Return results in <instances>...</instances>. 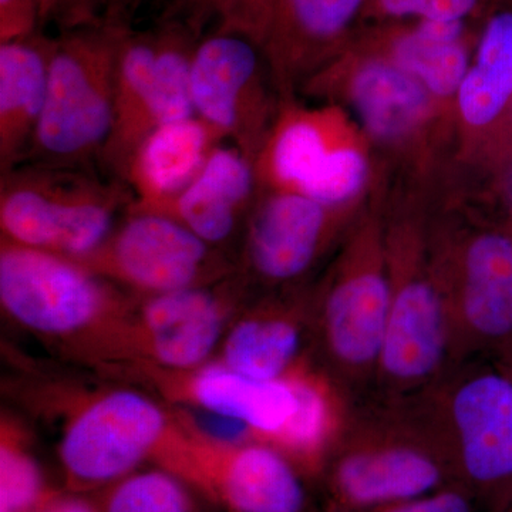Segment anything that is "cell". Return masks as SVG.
Returning <instances> with one entry per match:
<instances>
[{
    "instance_id": "cell-4",
    "label": "cell",
    "mask_w": 512,
    "mask_h": 512,
    "mask_svg": "<svg viewBox=\"0 0 512 512\" xmlns=\"http://www.w3.org/2000/svg\"><path fill=\"white\" fill-rule=\"evenodd\" d=\"M379 188L311 288L312 357L350 402L375 383L390 313V278Z\"/></svg>"
},
{
    "instance_id": "cell-5",
    "label": "cell",
    "mask_w": 512,
    "mask_h": 512,
    "mask_svg": "<svg viewBox=\"0 0 512 512\" xmlns=\"http://www.w3.org/2000/svg\"><path fill=\"white\" fill-rule=\"evenodd\" d=\"M325 507L363 510L458 484L446 448L412 400L350 407L319 478Z\"/></svg>"
},
{
    "instance_id": "cell-29",
    "label": "cell",
    "mask_w": 512,
    "mask_h": 512,
    "mask_svg": "<svg viewBox=\"0 0 512 512\" xmlns=\"http://www.w3.org/2000/svg\"><path fill=\"white\" fill-rule=\"evenodd\" d=\"M52 494L18 427L9 420H3L0 434V512H35Z\"/></svg>"
},
{
    "instance_id": "cell-3",
    "label": "cell",
    "mask_w": 512,
    "mask_h": 512,
    "mask_svg": "<svg viewBox=\"0 0 512 512\" xmlns=\"http://www.w3.org/2000/svg\"><path fill=\"white\" fill-rule=\"evenodd\" d=\"M303 96L342 107L389 177L430 180L457 158L456 117L416 77L359 43L313 77Z\"/></svg>"
},
{
    "instance_id": "cell-11",
    "label": "cell",
    "mask_w": 512,
    "mask_h": 512,
    "mask_svg": "<svg viewBox=\"0 0 512 512\" xmlns=\"http://www.w3.org/2000/svg\"><path fill=\"white\" fill-rule=\"evenodd\" d=\"M153 460L224 512H315L308 478L281 451L212 439L181 414Z\"/></svg>"
},
{
    "instance_id": "cell-31",
    "label": "cell",
    "mask_w": 512,
    "mask_h": 512,
    "mask_svg": "<svg viewBox=\"0 0 512 512\" xmlns=\"http://www.w3.org/2000/svg\"><path fill=\"white\" fill-rule=\"evenodd\" d=\"M481 507L476 495L460 484H450L433 493L376 505L363 510H339L323 505L322 512H477Z\"/></svg>"
},
{
    "instance_id": "cell-37",
    "label": "cell",
    "mask_w": 512,
    "mask_h": 512,
    "mask_svg": "<svg viewBox=\"0 0 512 512\" xmlns=\"http://www.w3.org/2000/svg\"><path fill=\"white\" fill-rule=\"evenodd\" d=\"M487 512H512V490L507 495H504L501 500H498L497 503L488 507Z\"/></svg>"
},
{
    "instance_id": "cell-7",
    "label": "cell",
    "mask_w": 512,
    "mask_h": 512,
    "mask_svg": "<svg viewBox=\"0 0 512 512\" xmlns=\"http://www.w3.org/2000/svg\"><path fill=\"white\" fill-rule=\"evenodd\" d=\"M138 296L69 256L0 241V303L20 326L104 356Z\"/></svg>"
},
{
    "instance_id": "cell-13",
    "label": "cell",
    "mask_w": 512,
    "mask_h": 512,
    "mask_svg": "<svg viewBox=\"0 0 512 512\" xmlns=\"http://www.w3.org/2000/svg\"><path fill=\"white\" fill-rule=\"evenodd\" d=\"M76 261L138 298L215 284L237 272L221 249L181 222L133 205L99 248Z\"/></svg>"
},
{
    "instance_id": "cell-22",
    "label": "cell",
    "mask_w": 512,
    "mask_h": 512,
    "mask_svg": "<svg viewBox=\"0 0 512 512\" xmlns=\"http://www.w3.org/2000/svg\"><path fill=\"white\" fill-rule=\"evenodd\" d=\"M480 29L470 22H399L362 25L353 42L412 74L443 109L456 117Z\"/></svg>"
},
{
    "instance_id": "cell-25",
    "label": "cell",
    "mask_w": 512,
    "mask_h": 512,
    "mask_svg": "<svg viewBox=\"0 0 512 512\" xmlns=\"http://www.w3.org/2000/svg\"><path fill=\"white\" fill-rule=\"evenodd\" d=\"M55 37L0 43V173L25 163L45 107Z\"/></svg>"
},
{
    "instance_id": "cell-23",
    "label": "cell",
    "mask_w": 512,
    "mask_h": 512,
    "mask_svg": "<svg viewBox=\"0 0 512 512\" xmlns=\"http://www.w3.org/2000/svg\"><path fill=\"white\" fill-rule=\"evenodd\" d=\"M254 163L234 144H220L197 177L154 212L170 215L211 247L242 238L258 197Z\"/></svg>"
},
{
    "instance_id": "cell-33",
    "label": "cell",
    "mask_w": 512,
    "mask_h": 512,
    "mask_svg": "<svg viewBox=\"0 0 512 512\" xmlns=\"http://www.w3.org/2000/svg\"><path fill=\"white\" fill-rule=\"evenodd\" d=\"M107 0H57L55 23L63 30L104 23Z\"/></svg>"
},
{
    "instance_id": "cell-12",
    "label": "cell",
    "mask_w": 512,
    "mask_h": 512,
    "mask_svg": "<svg viewBox=\"0 0 512 512\" xmlns=\"http://www.w3.org/2000/svg\"><path fill=\"white\" fill-rule=\"evenodd\" d=\"M248 285L238 272L215 284L137 298L121 323L110 356L138 366L188 372L207 365Z\"/></svg>"
},
{
    "instance_id": "cell-17",
    "label": "cell",
    "mask_w": 512,
    "mask_h": 512,
    "mask_svg": "<svg viewBox=\"0 0 512 512\" xmlns=\"http://www.w3.org/2000/svg\"><path fill=\"white\" fill-rule=\"evenodd\" d=\"M367 0H275L262 50L281 100L298 99L342 56L362 26Z\"/></svg>"
},
{
    "instance_id": "cell-34",
    "label": "cell",
    "mask_w": 512,
    "mask_h": 512,
    "mask_svg": "<svg viewBox=\"0 0 512 512\" xmlns=\"http://www.w3.org/2000/svg\"><path fill=\"white\" fill-rule=\"evenodd\" d=\"M35 512H100V510L79 495L53 493Z\"/></svg>"
},
{
    "instance_id": "cell-6",
    "label": "cell",
    "mask_w": 512,
    "mask_h": 512,
    "mask_svg": "<svg viewBox=\"0 0 512 512\" xmlns=\"http://www.w3.org/2000/svg\"><path fill=\"white\" fill-rule=\"evenodd\" d=\"M414 406L446 448L457 483L488 507L512 490V376L488 357L451 363Z\"/></svg>"
},
{
    "instance_id": "cell-24",
    "label": "cell",
    "mask_w": 512,
    "mask_h": 512,
    "mask_svg": "<svg viewBox=\"0 0 512 512\" xmlns=\"http://www.w3.org/2000/svg\"><path fill=\"white\" fill-rule=\"evenodd\" d=\"M225 138L200 117L157 128L137 148L123 183L133 195V207L156 211L197 177L212 151Z\"/></svg>"
},
{
    "instance_id": "cell-10",
    "label": "cell",
    "mask_w": 512,
    "mask_h": 512,
    "mask_svg": "<svg viewBox=\"0 0 512 512\" xmlns=\"http://www.w3.org/2000/svg\"><path fill=\"white\" fill-rule=\"evenodd\" d=\"M200 40L184 26L158 22L156 28L121 32L114 72L113 127L101 163L116 180L153 131L195 116L191 67Z\"/></svg>"
},
{
    "instance_id": "cell-26",
    "label": "cell",
    "mask_w": 512,
    "mask_h": 512,
    "mask_svg": "<svg viewBox=\"0 0 512 512\" xmlns=\"http://www.w3.org/2000/svg\"><path fill=\"white\" fill-rule=\"evenodd\" d=\"M284 379L292 384L298 406L284 429L265 444L281 451L308 480L319 481L353 403L312 356Z\"/></svg>"
},
{
    "instance_id": "cell-14",
    "label": "cell",
    "mask_w": 512,
    "mask_h": 512,
    "mask_svg": "<svg viewBox=\"0 0 512 512\" xmlns=\"http://www.w3.org/2000/svg\"><path fill=\"white\" fill-rule=\"evenodd\" d=\"M365 207H329L302 192L259 190L242 232L238 274L269 292L301 288Z\"/></svg>"
},
{
    "instance_id": "cell-21",
    "label": "cell",
    "mask_w": 512,
    "mask_h": 512,
    "mask_svg": "<svg viewBox=\"0 0 512 512\" xmlns=\"http://www.w3.org/2000/svg\"><path fill=\"white\" fill-rule=\"evenodd\" d=\"M511 111L512 0H493L457 94L458 163H473Z\"/></svg>"
},
{
    "instance_id": "cell-18",
    "label": "cell",
    "mask_w": 512,
    "mask_h": 512,
    "mask_svg": "<svg viewBox=\"0 0 512 512\" xmlns=\"http://www.w3.org/2000/svg\"><path fill=\"white\" fill-rule=\"evenodd\" d=\"M311 328V288L268 292L229 323L220 362L251 379H284L312 356Z\"/></svg>"
},
{
    "instance_id": "cell-16",
    "label": "cell",
    "mask_w": 512,
    "mask_h": 512,
    "mask_svg": "<svg viewBox=\"0 0 512 512\" xmlns=\"http://www.w3.org/2000/svg\"><path fill=\"white\" fill-rule=\"evenodd\" d=\"M191 97L195 116L254 163L282 103L262 46L235 33L202 37L192 57Z\"/></svg>"
},
{
    "instance_id": "cell-28",
    "label": "cell",
    "mask_w": 512,
    "mask_h": 512,
    "mask_svg": "<svg viewBox=\"0 0 512 512\" xmlns=\"http://www.w3.org/2000/svg\"><path fill=\"white\" fill-rule=\"evenodd\" d=\"M100 512H200V507L190 485L157 466L111 484Z\"/></svg>"
},
{
    "instance_id": "cell-9",
    "label": "cell",
    "mask_w": 512,
    "mask_h": 512,
    "mask_svg": "<svg viewBox=\"0 0 512 512\" xmlns=\"http://www.w3.org/2000/svg\"><path fill=\"white\" fill-rule=\"evenodd\" d=\"M124 28L104 22L55 37L45 107L25 163L89 170L101 160L113 127L114 72Z\"/></svg>"
},
{
    "instance_id": "cell-20",
    "label": "cell",
    "mask_w": 512,
    "mask_h": 512,
    "mask_svg": "<svg viewBox=\"0 0 512 512\" xmlns=\"http://www.w3.org/2000/svg\"><path fill=\"white\" fill-rule=\"evenodd\" d=\"M363 137L342 107L282 100L278 116L254 160L259 190L301 192L346 143Z\"/></svg>"
},
{
    "instance_id": "cell-19",
    "label": "cell",
    "mask_w": 512,
    "mask_h": 512,
    "mask_svg": "<svg viewBox=\"0 0 512 512\" xmlns=\"http://www.w3.org/2000/svg\"><path fill=\"white\" fill-rule=\"evenodd\" d=\"M154 386L173 402L239 421L254 440L268 443L284 429L298 400L288 379L264 382L239 375L222 363H207L188 372L140 366Z\"/></svg>"
},
{
    "instance_id": "cell-38",
    "label": "cell",
    "mask_w": 512,
    "mask_h": 512,
    "mask_svg": "<svg viewBox=\"0 0 512 512\" xmlns=\"http://www.w3.org/2000/svg\"><path fill=\"white\" fill-rule=\"evenodd\" d=\"M495 360H497V362H500L501 365H503L505 369L508 370V373H510V375L512 376V350L510 353H507V355Z\"/></svg>"
},
{
    "instance_id": "cell-1",
    "label": "cell",
    "mask_w": 512,
    "mask_h": 512,
    "mask_svg": "<svg viewBox=\"0 0 512 512\" xmlns=\"http://www.w3.org/2000/svg\"><path fill=\"white\" fill-rule=\"evenodd\" d=\"M448 171L429 191L431 258L446 301L451 363L512 350V222Z\"/></svg>"
},
{
    "instance_id": "cell-27",
    "label": "cell",
    "mask_w": 512,
    "mask_h": 512,
    "mask_svg": "<svg viewBox=\"0 0 512 512\" xmlns=\"http://www.w3.org/2000/svg\"><path fill=\"white\" fill-rule=\"evenodd\" d=\"M161 22H174L201 40L211 33L247 36L262 46L275 0H160Z\"/></svg>"
},
{
    "instance_id": "cell-35",
    "label": "cell",
    "mask_w": 512,
    "mask_h": 512,
    "mask_svg": "<svg viewBox=\"0 0 512 512\" xmlns=\"http://www.w3.org/2000/svg\"><path fill=\"white\" fill-rule=\"evenodd\" d=\"M141 0H107L104 22L116 26H130V18Z\"/></svg>"
},
{
    "instance_id": "cell-32",
    "label": "cell",
    "mask_w": 512,
    "mask_h": 512,
    "mask_svg": "<svg viewBox=\"0 0 512 512\" xmlns=\"http://www.w3.org/2000/svg\"><path fill=\"white\" fill-rule=\"evenodd\" d=\"M42 26L36 0H0V43L35 35Z\"/></svg>"
},
{
    "instance_id": "cell-2",
    "label": "cell",
    "mask_w": 512,
    "mask_h": 512,
    "mask_svg": "<svg viewBox=\"0 0 512 512\" xmlns=\"http://www.w3.org/2000/svg\"><path fill=\"white\" fill-rule=\"evenodd\" d=\"M390 313L373 399H413L451 365L446 301L429 239V184L389 181L382 192Z\"/></svg>"
},
{
    "instance_id": "cell-39",
    "label": "cell",
    "mask_w": 512,
    "mask_h": 512,
    "mask_svg": "<svg viewBox=\"0 0 512 512\" xmlns=\"http://www.w3.org/2000/svg\"><path fill=\"white\" fill-rule=\"evenodd\" d=\"M510 119H511V124H512V111H511V116H510Z\"/></svg>"
},
{
    "instance_id": "cell-8",
    "label": "cell",
    "mask_w": 512,
    "mask_h": 512,
    "mask_svg": "<svg viewBox=\"0 0 512 512\" xmlns=\"http://www.w3.org/2000/svg\"><path fill=\"white\" fill-rule=\"evenodd\" d=\"M133 204L119 180L86 168L23 163L0 178L2 239L80 259L100 247Z\"/></svg>"
},
{
    "instance_id": "cell-30",
    "label": "cell",
    "mask_w": 512,
    "mask_h": 512,
    "mask_svg": "<svg viewBox=\"0 0 512 512\" xmlns=\"http://www.w3.org/2000/svg\"><path fill=\"white\" fill-rule=\"evenodd\" d=\"M493 0H367L362 25L483 22Z\"/></svg>"
},
{
    "instance_id": "cell-15",
    "label": "cell",
    "mask_w": 512,
    "mask_h": 512,
    "mask_svg": "<svg viewBox=\"0 0 512 512\" xmlns=\"http://www.w3.org/2000/svg\"><path fill=\"white\" fill-rule=\"evenodd\" d=\"M173 414L147 394L109 390L83 403L67 420L59 458L73 491L120 481L156 456Z\"/></svg>"
},
{
    "instance_id": "cell-36",
    "label": "cell",
    "mask_w": 512,
    "mask_h": 512,
    "mask_svg": "<svg viewBox=\"0 0 512 512\" xmlns=\"http://www.w3.org/2000/svg\"><path fill=\"white\" fill-rule=\"evenodd\" d=\"M37 6H39L40 19H42V25L45 23H55L57 13V0H36Z\"/></svg>"
}]
</instances>
